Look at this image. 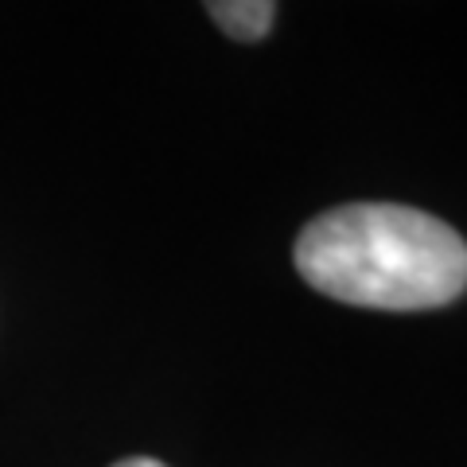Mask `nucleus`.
<instances>
[{"instance_id": "1", "label": "nucleus", "mask_w": 467, "mask_h": 467, "mask_svg": "<svg viewBox=\"0 0 467 467\" xmlns=\"http://www.w3.org/2000/svg\"><path fill=\"white\" fill-rule=\"evenodd\" d=\"M296 269L316 292L355 308L420 312L467 288V245L456 230L398 202H347L296 238Z\"/></svg>"}, {"instance_id": "2", "label": "nucleus", "mask_w": 467, "mask_h": 467, "mask_svg": "<svg viewBox=\"0 0 467 467\" xmlns=\"http://www.w3.org/2000/svg\"><path fill=\"white\" fill-rule=\"evenodd\" d=\"M207 12H211V20L223 27L226 36L242 39V43L265 39L273 20H276V5H273V0H211Z\"/></svg>"}, {"instance_id": "3", "label": "nucleus", "mask_w": 467, "mask_h": 467, "mask_svg": "<svg viewBox=\"0 0 467 467\" xmlns=\"http://www.w3.org/2000/svg\"><path fill=\"white\" fill-rule=\"evenodd\" d=\"M113 467H168V463L149 460V456H133V460H121V463H113Z\"/></svg>"}]
</instances>
